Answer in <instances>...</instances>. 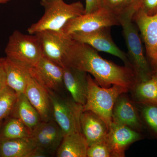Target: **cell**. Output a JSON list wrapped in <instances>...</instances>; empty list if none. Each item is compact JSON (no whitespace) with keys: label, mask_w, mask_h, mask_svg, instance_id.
Wrapping results in <instances>:
<instances>
[{"label":"cell","mask_w":157,"mask_h":157,"mask_svg":"<svg viewBox=\"0 0 157 157\" xmlns=\"http://www.w3.org/2000/svg\"><path fill=\"white\" fill-rule=\"evenodd\" d=\"M68 67L89 73L94 76L96 83L102 87L117 85L132 89L137 81L132 68L119 66L104 59L91 46L73 39L68 54Z\"/></svg>","instance_id":"obj_1"},{"label":"cell","mask_w":157,"mask_h":157,"mask_svg":"<svg viewBox=\"0 0 157 157\" xmlns=\"http://www.w3.org/2000/svg\"><path fill=\"white\" fill-rule=\"evenodd\" d=\"M40 4L44 13L28 29L31 35L44 31L60 32L70 19L85 14V7L80 2L67 4L63 0H41Z\"/></svg>","instance_id":"obj_2"},{"label":"cell","mask_w":157,"mask_h":157,"mask_svg":"<svg viewBox=\"0 0 157 157\" xmlns=\"http://www.w3.org/2000/svg\"><path fill=\"white\" fill-rule=\"evenodd\" d=\"M88 91L83 111H91L104 121L108 129L112 122L113 107L118 98L128 91V89L113 85L109 88L102 87L88 74Z\"/></svg>","instance_id":"obj_3"},{"label":"cell","mask_w":157,"mask_h":157,"mask_svg":"<svg viewBox=\"0 0 157 157\" xmlns=\"http://www.w3.org/2000/svg\"><path fill=\"white\" fill-rule=\"evenodd\" d=\"M137 10L132 8L118 16L128 52L127 55L132 69L135 71L137 79L141 81L147 80L149 68L144 56L143 46L138 33V28L133 20V14Z\"/></svg>","instance_id":"obj_4"},{"label":"cell","mask_w":157,"mask_h":157,"mask_svg":"<svg viewBox=\"0 0 157 157\" xmlns=\"http://www.w3.org/2000/svg\"><path fill=\"white\" fill-rule=\"evenodd\" d=\"M5 52L7 57L29 68L36 66L43 57L41 44L36 35H25L17 30L9 37Z\"/></svg>","instance_id":"obj_5"},{"label":"cell","mask_w":157,"mask_h":157,"mask_svg":"<svg viewBox=\"0 0 157 157\" xmlns=\"http://www.w3.org/2000/svg\"><path fill=\"white\" fill-rule=\"evenodd\" d=\"M48 92L55 121L65 135L81 132L80 118L83 112V106L76 103L73 99H64L54 92Z\"/></svg>","instance_id":"obj_6"},{"label":"cell","mask_w":157,"mask_h":157,"mask_svg":"<svg viewBox=\"0 0 157 157\" xmlns=\"http://www.w3.org/2000/svg\"><path fill=\"white\" fill-rule=\"evenodd\" d=\"M121 26L117 15L105 8L84 14L70 19L61 32L70 35L77 32L89 33L105 27Z\"/></svg>","instance_id":"obj_7"},{"label":"cell","mask_w":157,"mask_h":157,"mask_svg":"<svg viewBox=\"0 0 157 157\" xmlns=\"http://www.w3.org/2000/svg\"><path fill=\"white\" fill-rule=\"evenodd\" d=\"M42 48L43 56L62 68L68 67V54L73 39L62 32L44 31L35 34Z\"/></svg>","instance_id":"obj_8"},{"label":"cell","mask_w":157,"mask_h":157,"mask_svg":"<svg viewBox=\"0 0 157 157\" xmlns=\"http://www.w3.org/2000/svg\"><path fill=\"white\" fill-rule=\"evenodd\" d=\"M110 29V27H105L93 32H77L69 36L75 41L87 44L98 51L117 57L124 62L126 66L132 68L127 53L121 50L113 42Z\"/></svg>","instance_id":"obj_9"},{"label":"cell","mask_w":157,"mask_h":157,"mask_svg":"<svg viewBox=\"0 0 157 157\" xmlns=\"http://www.w3.org/2000/svg\"><path fill=\"white\" fill-rule=\"evenodd\" d=\"M65 134L55 121H42L32 131L30 138L36 147L43 149L51 155L57 151Z\"/></svg>","instance_id":"obj_10"},{"label":"cell","mask_w":157,"mask_h":157,"mask_svg":"<svg viewBox=\"0 0 157 157\" xmlns=\"http://www.w3.org/2000/svg\"><path fill=\"white\" fill-rule=\"evenodd\" d=\"M31 76L48 91L55 92L64 85L63 69L43 56L29 68Z\"/></svg>","instance_id":"obj_11"},{"label":"cell","mask_w":157,"mask_h":157,"mask_svg":"<svg viewBox=\"0 0 157 157\" xmlns=\"http://www.w3.org/2000/svg\"><path fill=\"white\" fill-rule=\"evenodd\" d=\"M133 20L141 33L147 53L152 61L157 63V13L149 15L137 9Z\"/></svg>","instance_id":"obj_12"},{"label":"cell","mask_w":157,"mask_h":157,"mask_svg":"<svg viewBox=\"0 0 157 157\" xmlns=\"http://www.w3.org/2000/svg\"><path fill=\"white\" fill-rule=\"evenodd\" d=\"M140 138V134L125 125L112 122L105 140L108 144L112 157L125 156L127 147Z\"/></svg>","instance_id":"obj_13"},{"label":"cell","mask_w":157,"mask_h":157,"mask_svg":"<svg viewBox=\"0 0 157 157\" xmlns=\"http://www.w3.org/2000/svg\"><path fill=\"white\" fill-rule=\"evenodd\" d=\"M24 94L39 113L42 121L47 122L52 119V107L48 91L31 75Z\"/></svg>","instance_id":"obj_14"},{"label":"cell","mask_w":157,"mask_h":157,"mask_svg":"<svg viewBox=\"0 0 157 157\" xmlns=\"http://www.w3.org/2000/svg\"><path fill=\"white\" fill-rule=\"evenodd\" d=\"M63 69L64 85L72 99L84 106L86 103L88 85L87 73L71 66Z\"/></svg>","instance_id":"obj_15"},{"label":"cell","mask_w":157,"mask_h":157,"mask_svg":"<svg viewBox=\"0 0 157 157\" xmlns=\"http://www.w3.org/2000/svg\"><path fill=\"white\" fill-rule=\"evenodd\" d=\"M80 125L82 133L89 147L105 139L109 131L104 121L91 111L82 113Z\"/></svg>","instance_id":"obj_16"},{"label":"cell","mask_w":157,"mask_h":157,"mask_svg":"<svg viewBox=\"0 0 157 157\" xmlns=\"http://www.w3.org/2000/svg\"><path fill=\"white\" fill-rule=\"evenodd\" d=\"M4 67L7 86L14 90L17 95L24 94L31 76L29 68L7 57L4 59Z\"/></svg>","instance_id":"obj_17"},{"label":"cell","mask_w":157,"mask_h":157,"mask_svg":"<svg viewBox=\"0 0 157 157\" xmlns=\"http://www.w3.org/2000/svg\"><path fill=\"white\" fill-rule=\"evenodd\" d=\"M112 122L125 125L133 129L139 128L137 111L131 101L122 94L116 101L112 113Z\"/></svg>","instance_id":"obj_18"},{"label":"cell","mask_w":157,"mask_h":157,"mask_svg":"<svg viewBox=\"0 0 157 157\" xmlns=\"http://www.w3.org/2000/svg\"><path fill=\"white\" fill-rule=\"evenodd\" d=\"M89 146L81 132L65 135L56 151L58 157H86Z\"/></svg>","instance_id":"obj_19"},{"label":"cell","mask_w":157,"mask_h":157,"mask_svg":"<svg viewBox=\"0 0 157 157\" xmlns=\"http://www.w3.org/2000/svg\"><path fill=\"white\" fill-rule=\"evenodd\" d=\"M11 114L22 121L31 131L42 121L39 113L25 94L17 95V101Z\"/></svg>","instance_id":"obj_20"},{"label":"cell","mask_w":157,"mask_h":157,"mask_svg":"<svg viewBox=\"0 0 157 157\" xmlns=\"http://www.w3.org/2000/svg\"><path fill=\"white\" fill-rule=\"evenodd\" d=\"M36 147L30 137L0 140V157H28Z\"/></svg>","instance_id":"obj_21"},{"label":"cell","mask_w":157,"mask_h":157,"mask_svg":"<svg viewBox=\"0 0 157 157\" xmlns=\"http://www.w3.org/2000/svg\"><path fill=\"white\" fill-rule=\"evenodd\" d=\"M32 131L17 118L9 119L0 130V140L30 137Z\"/></svg>","instance_id":"obj_22"},{"label":"cell","mask_w":157,"mask_h":157,"mask_svg":"<svg viewBox=\"0 0 157 157\" xmlns=\"http://www.w3.org/2000/svg\"><path fill=\"white\" fill-rule=\"evenodd\" d=\"M17 98V94L8 86L0 93V121L11 114Z\"/></svg>","instance_id":"obj_23"},{"label":"cell","mask_w":157,"mask_h":157,"mask_svg":"<svg viewBox=\"0 0 157 157\" xmlns=\"http://www.w3.org/2000/svg\"><path fill=\"white\" fill-rule=\"evenodd\" d=\"M135 86V94L137 98L143 101L157 102V87L152 78Z\"/></svg>","instance_id":"obj_24"},{"label":"cell","mask_w":157,"mask_h":157,"mask_svg":"<svg viewBox=\"0 0 157 157\" xmlns=\"http://www.w3.org/2000/svg\"><path fill=\"white\" fill-rule=\"evenodd\" d=\"M138 2L135 0H102V7L118 16L137 6Z\"/></svg>","instance_id":"obj_25"},{"label":"cell","mask_w":157,"mask_h":157,"mask_svg":"<svg viewBox=\"0 0 157 157\" xmlns=\"http://www.w3.org/2000/svg\"><path fill=\"white\" fill-rule=\"evenodd\" d=\"M88 157H112L111 151L105 139L94 144L88 147Z\"/></svg>","instance_id":"obj_26"},{"label":"cell","mask_w":157,"mask_h":157,"mask_svg":"<svg viewBox=\"0 0 157 157\" xmlns=\"http://www.w3.org/2000/svg\"><path fill=\"white\" fill-rule=\"evenodd\" d=\"M143 114L149 125L157 133V107L147 106L144 109Z\"/></svg>","instance_id":"obj_27"},{"label":"cell","mask_w":157,"mask_h":157,"mask_svg":"<svg viewBox=\"0 0 157 157\" xmlns=\"http://www.w3.org/2000/svg\"><path fill=\"white\" fill-rule=\"evenodd\" d=\"M137 9L149 15L157 13V0H141L138 3Z\"/></svg>","instance_id":"obj_28"},{"label":"cell","mask_w":157,"mask_h":157,"mask_svg":"<svg viewBox=\"0 0 157 157\" xmlns=\"http://www.w3.org/2000/svg\"><path fill=\"white\" fill-rule=\"evenodd\" d=\"M102 8V0H86L85 14L97 11Z\"/></svg>","instance_id":"obj_29"},{"label":"cell","mask_w":157,"mask_h":157,"mask_svg":"<svg viewBox=\"0 0 157 157\" xmlns=\"http://www.w3.org/2000/svg\"><path fill=\"white\" fill-rule=\"evenodd\" d=\"M4 59L5 58H0V93L7 86Z\"/></svg>","instance_id":"obj_30"},{"label":"cell","mask_w":157,"mask_h":157,"mask_svg":"<svg viewBox=\"0 0 157 157\" xmlns=\"http://www.w3.org/2000/svg\"><path fill=\"white\" fill-rule=\"evenodd\" d=\"M50 155L43 149L36 147L30 153L28 157H46L49 156Z\"/></svg>","instance_id":"obj_31"},{"label":"cell","mask_w":157,"mask_h":157,"mask_svg":"<svg viewBox=\"0 0 157 157\" xmlns=\"http://www.w3.org/2000/svg\"><path fill=\"white\" fill-rule=\"evenodd\" d=\"M152 78L154 80L155 83L157 87V75H156V76H153Z\"/></svg>","instance_id":"obj_32"},{"label":"cell","mask_w":157,"mask_h":157,"mask_svg":"<svg viewBox=\"0 0 157 157\" xmlns=\"http://www.w3.org/2000/svg\"><path fill=\"white\" fill-rule=\"evenodd\" d=\"M11 0H0V4H4V3H7V2Z\"/></svg>","instance_id":"obj_33"},{"label":"cell","mask_w":157,"mask_h":157,"mask_svg":"<svg viewBox=\"0 0 157 157\" xmlns=\"http://www.w3.org/2000/svg\"><path fill=\"white\" fill-rule=\"evenodd\" d=\"M2 121H0V130H1V127H2Z\"/></svg>","instance_id":"obj_34"},{"label":"cell","mask_w":157,"mask_h":157,"mask_svg":"<svg viewBox=\"0 0 157 157\" xmlns=\"http://www.w3.org/2000/svg\"><path fill=\"white\" fill-rule=\"evenodd\" d=\"M135 1H137V2H139V1H141V0H135Z\"/></svg>","instance_id":"obj_35"},{"label":"cell","mask_w":157,"mask_h":157,"mask_svg":"<svg viewBox=\"0 0 157 157\" xmlns=\"http://www.w3.org/2000/svg\"></svg>","instance_id":"obj_36"}]
</instances>
